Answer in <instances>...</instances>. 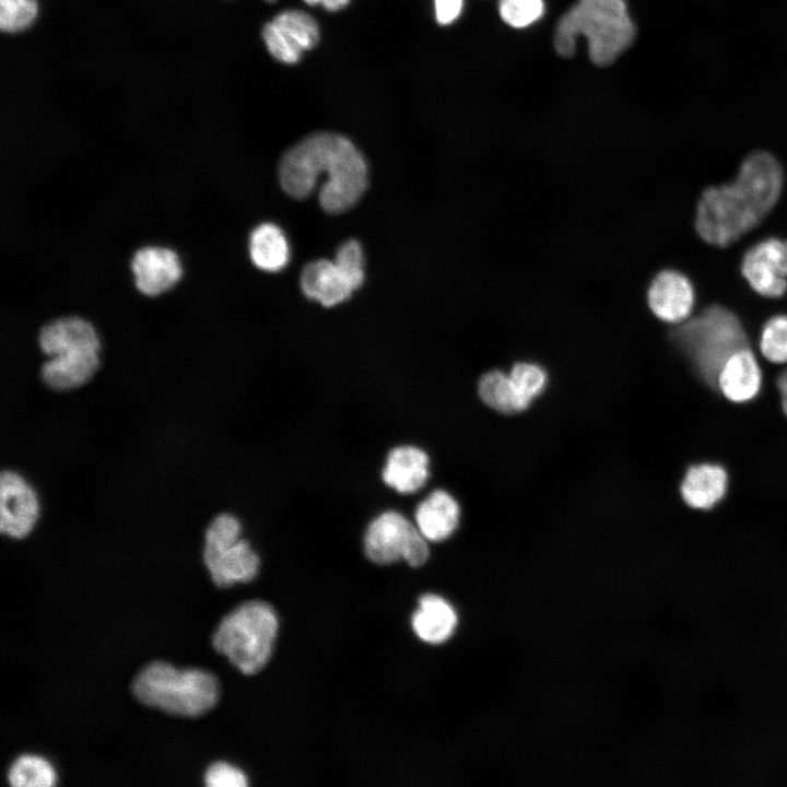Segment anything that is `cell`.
<instances>
[{
	"label": "cell",
	"instance_id": "484cf974",
	"mask_svg": "<svg viewBox=\"0 0 787 787\" xmlns=\"http://www.w3.org/2000/svg\"><path fill=\"white\" fill-rule=\"evenodd\" d=\"M38 12L36 0H0V26L3 32L15 33L33 24Z\"/></svg>",
	"mask_w": 787,
	"mask_h": 787
},
{
	"label": "cell",
	"instance_id": "f1b7e54d",
	"mask_svg": "<svg viewBox=\"0 0 787 787\" xmlns=\"http://www.w3.org/2000/svg\"><path fill=\"white\" fill-rule=\"evenodd\" d=\"M204 783L208 787H245L247 777L226 762H214L205 771Z\"/></svg>",
	"mask_w": 787,
	"mask_h": 787
},
{
	"label": "cell",
	"instance_id": "2e32d148",
	"mask_svg": "<svg viewBox=\"0 0 787 787\" xmlns=\"http://www.w3.org/2000/svg\"><path fill=\"white\" fill-rule=\"evenodd\" d=\"M299 284L307 298L317 301L325 307L343 303L356 291L334 260L324 258L310 261L304 267Z\"/></svg>",
	"mask_w": 787,
	"mask_h": 787
},
{
	"label": "cell",
	"instance_id": "d6986e66",
	"mask_svg": "<svg viewBox=\"0 0 787 787\" xmlns=\"http://www.w3.org/2000/svg\"><path fill=\"white\" fill-rule=\"evenodd\" d=\"M728 477L726 470L716 463L691 466L681 482L680 492L686 505L707 510L726 494Z\"/></svg>",
	"mask_w": 787,
	"mask_h": 787
},
{
	"label": "cell",
	"instance_id": "ac0fdd59",
	"mask_svg": "<svg viewBox=\"0 0 787 787\" xmlns=\"http://www.w3.org/2000/svg\"><path fill=\"white\" fill-rule=\"evenodd\" d=\"M458 501L448 491L436 489L422 500L414 512V522L431 542H442L451 537L460 522Z\"/></svg>",
	"mask_w": 787,
	"mask_h": 787
},
{
	"label": "cell",
	"instance_id": "d4e9b609",
	"mask_svg": "<svg viewBox=\"0 0 787 787\" xmlns=\"http://www.w3.org/2000/svg\"><path fill=\"white\" fill-rule=\"evenodd\" d=\"M760 350L772 363L787 362V315H777L765 322L761 332Z\"/></svg>",
	"mask_w": 787,
	"mask_h": 787
},
{
	"label": "cell",
	"instance_id": "5bb4252c",
	"mask_svg": "<svg viewBox=\"0 0 787 787\" xmlns=\"http://www.w3.org/2000/svg\"><path fill=\"white\" fill-rule=\"evenodd\" d=\"M647 302L656 317L678 325L690 317L694 304V289L681 272L662 270L656 274L648 287Z\"/></svg>",
	"mask_w": 787,
	"mask_h": 787
},
{
	"label": "cell",
	"instance_id": "30bf717a",
	"mask_svg": "<svg viewBox=\"0 0 787 787\" xmlns=\"http://www.w3.org/2000/svg\"><path fill=\"white\" fill-rule=\"evenodd\" d=\"M319 37L316 20L297 9L280 12L262 28V38L270 55L286 64L298 62L303 52L317 45Z\"/></svg>",
	"mask_w": 787,
	"mask_h": 787
},
{
	"label": "cell",
	"instance_id": "5b68a950",
	"mask_svg": "<svg viewBox=\"0 0 787 787\" xmlns=\"http://www.w3.org/2000/svg\"><path fill=\"white\" fill-rule=\"evenodd\" d=\"M670 336L709 386H716L724 363L736 351L747 346L748 341L739 318L720 305L709 306L678 324Z\"/></svg>",
	"mask_w": 787,
	"mask_h": 787
},
{
	"label": "cell",
	"instance_id": "4fadbf2b",
	"mask_svg": "<svg viewBox=\"0 0 787 787\" xmlns=\"http://www.w3.org/2000/svg\"><path fill=\"white\" fill-rule=\"evenodd\" d=\"M102 364V349L77 346L45 357L39 377L52 391L66 392L86 385Z\"/></svg>",
	"mask_w": 787,
	"mask_h": 787
},
{
	"label": "cell",
	"instance_id": "603a6c76",
	"mask_svg": "<svg viewBox=\"0 0 787 787\" xmlns=\"http://www.w3.org/2000/svg\"><path fill=\"white\" fill-rule=\"evenodd\" d=\"M8 782L13 787H49L55 784L56 775L45 759L23 754L11 764Z\"/></svg>",
	"mask_w": 787,
	"mask_h": 787
},
{
	"label": "cell",
	"instance_id": "52a82bcc",
	"mask_svg": "<svg viewBox=\"0 0 787 787\" xmlns=\"http://www.w3.org/2000/svg\"><path fill=\"white\" fill-rule=\"evenodd\" d=\"M242 531L239 519L230 513L218 514L205 528L202 560L218 587L249 583L259 572L260 557Z\"/></svg>",
	"mask_w": 787,
	"mask_h": 787
},
{
	"label": "cell",
	"instance_id": "e0dca14e",
	"mask_svg": "<svg viewBox=\"0 0 787 787\" xmlns=\"http://www.w3.org/2000/svg\"><path fill=\"white\" fill-rule=\"evenodd\" d=\"M762 386V372L753 352L741 348L731 354L721 366L716 387L732 402H747L754 399Z\"/></svg>",
	"mask_w": 787,
	"mask_h": 787
},
{
	"label": "cell",
	"instance_id": "83f0119b",
	"mask_svg": "<svg viewBox=\"0 0 787 787\" xmlns=\"http://www.w3.org/2000/svg\"><path fill=\"white\" fill-rule=\"evenodd\" d=\"M334 262L350 279L355 289H360L365 279L364 252L356 239H348L336 251Z\"/></svg>",
	"mask_w": 787,
	"mask_h": 787
},
{
	"label": "cell",
	"instance_id": "9a60e30c",
	"mask_svg": "<svg viewBox=\"0 0 787 787\" xmlns=\"http://www.w3.org/2000/svg\"><path fill=\"white\" fill-rule=\"evenodd\" d=\"M430 465V457L422 448L399 445L388 451L381 480L399 494H413L426 484L431 473Z\"/></svg>",
	"mask_w": 787,
	"mask_h": 787
},
{
	"label": "cell",
	"instance_id": "44dd1931",
	"mask_svg": "<svg viewBox=\"0 0 787 787\" xmlns=\"http://www.w3.org/2000/svg\"><path fill=\"white\" fill-rule=\"evenodd\" d=\"M457 614L444 598L427 594L419 600L412 615V627L419 638L428 644H442L455 632Z\"/></svg>",
	"mask_w": 787,
	"mask_h": 787
},
{
	"label": "cell",
	"instance_id": "8992f818",
	"mask_svg": "<svg viewBox=\"0 0 787 787\" xmlns=\"http://www.w3.org/2000/svg\"><path fill=\"white\" fill-rule=\"evenodd\" d=\"M278 633L272 607L260 600L230 611L212 634L213 648L245 674L259 672L269 661Z\"/></svg>",
	"mask_w": 787,
	"mask_h": 787
},
{
	"label": "cell",
	"instance_id": "7402d4cb",
	"mask_svg": "<svg viewBox=\"0 0 787 787\" xmlns=\"http://www.w3.org/2000/svg\"><path fill=\"white\" fill-rule=\"evenodd\" d=\"M478 393L482 402L502 414H515L525 411L509 379L508 373L500 369L483 374L478 383Z\"/></svg>",
	"mask_w": 787,
	"mask_h": 787
},
{
	"label": "cell",
	"instance_id": "f546056e",
	"mask_svg": "<svg viewBox=\"0 0 787 787\" xmlns=\"http://www.w3.org/2000/svg\"><path fill=\"white\" fill-rule=\"evenodd\" d=\"M435 17L441 25H448L456 21L463 7V0H434Z\"/></svg>",
	"mask_w": 787,
	"mask_h": 787
},
{
	"label": "cell",
	"instance_id": "7c38bea8",
	"mask_svg": "<svg viewBox=\"0 0 787 787\" xmlns=\"http://www.w3.org/2000/svg\"><path fill=\"white\" fill-rule=\"evenodd\" d=\"M741 271L760 295H784L787 290V239L767 238L755 244L745 252Z\"/></svg>",
	"mask_w": 787,
	"mask_h": 787
},
{
	"label": "cell",
	"instance_id": "9c48e42d",
	"mask_svg": "<svg viewBox=\"0 0 787 787\" xmlns=\"http://www.w3.org/2000/svg\"><path fill=\"white\" fill-rule=\"evenodd\" d=\"M129 268L137 292L152 298L172 291L185 272L178 251L168 245L155 243L136 248Z\"/></svg>",
	"mask_w": 787,
	"mask_h": 787
},
{
	"label": "cell",
	"instance_id": "8fae6325",
	"mask_svg": "<svg viewBox=\"0 0 787 787\" xmlns=\"http://www.w3.org/2000/svg\"><path fill=\"white\" fill-rule=\"evenodd\" d=\"M0 532L23 539L34 529L39 517V500L34 488L16 471L0 473Z\"/></svg>",
	"mask_w": 787,
	"mask_h": 787
},
{
	"label": "cell",
	"instance_id": "6da1fadb",
	"mask_svg": "<svg viewBox=\"0 0 787 787\" xmlns=\"http://www.w3.org/2000/svg\"><path fill=\"white\" fill-rule=\"evenodd\" d=\"M322 173L327 178L319 189L318 200L331 214L350 210L367 188L365 157L349 138L340 133L318 131L306 136L285 151L279 165L281 187L296 199L308 197Z\"/></svg>",
	"mask_w": 787,
	"mask_h": 787
},
{
	"label": "cell",
	"instance_id": "4dcf8cb0",
	"mask_svg": "<svg viewBox=\"0 0 787 787\" xmlns=\"http://www.w3.org/2000/svg\"><path fill=\"white\" fill-rule=\"evenodd\" d=\"M309 5H322L327 11L334 12L343 9L350 2V0H303Z\"/></svg>",
	"mask_w": 787,
	"mask_h": 787
},
{
	"label": "cell",
	"instance_id": "3957f363",
	"mask_svg": "<svg viewBox=\"0 0 787 787\" xmlns=\"http://www.w3.org/2000/svg\"><path fill=\"white\" fill-rule=\"evenodd\" d=\"M587 38L590 60L606 67L613 63L634 42L635 25L625 0H577L560 19L554 47L562 57H571L576 40Z\"/></svg>",
	"mask_w": 787,
	"mask_h": 787
},
{
	"label": "cell",
	"instance_id": "1f68e13d",
	"mask_svg": "<svg viewBox=\"0 0 787 787\" xmlns=\"http://www.w3.org/2000/svg\"><path fill=\"white\" fill-rule=\"evenodd\" d=\"M777 387L780 395L782 409L787 416V369L779 374Z\"/></svg>",
	"mask_w": 787,
	"mask_h": 787
},
{
	"label": "cell",
	"instance_id": "4316f807",
	"mask_svg": "<svg viewBox=\"0 0 787 787\" xmlns=\"http://www.w3.org/2000/svg\"><path fill=\"white\" fill-rule=\"evenodd\" d=\"M502 20L514 28H525L543 16V0H500Z\"/></svg>",
	"mask_w": 787,
	"mask_h": 787
},
{
	"label": "cell",
	"instance_id": "cb8c5ba5",
	"mask_svg": "<svg viewBox=\"0 0 787 787\" xmlns=\"http://www.w3.org/2000/svg\"><path fill=\"white\" fill-rule=\"evenodd\" d=\"M514 390L524 408L527 410L533 400L547 387L548 374L544 368L532 362H518L508 373Z\"/></svg>",
	"mask_w": 787,
	"mask_h": 787
},
{
	"label": "cell",
	"instance_id": "d6a6232c",
	"mask_svg": "<svg viewBox=\"0 0 787 787\" xmlns=\"http://www.w3.org/2000/svg\"><path fill=\"white\" fill-rule=\"evenodd\" d=\"M266 1H268V2H274V1H277V0H266Z\"/></svg>",
	"mask_w": 787,
	"mask_h": 787
},
{
	"label": "cell",
	"instance_id": "277c9868",
	"mask_svg": "<svg viewBox=\"0 0 787 787\" xmlns=\"http://www.w3.org/2000/svg\"><path fill=\"white\" fill-rule=\"evenodd\" d=\"M131 692L146 706L189 718L209 712L220 693L212 672L193 667L176 669L162 660L150 661L138 671Z\"/></svg>",
	"mask_w": 787,
	"mask_h": 787
},
{
	"label": "cell",
	"instance_id": "ba28073f",
	"mask_svg": "<svg viewBox=\"0 0 787 787\" xmlns=\"http://www.w3.org/2000/svg\"><path fill=\"white\" fill-rule=\"evenodd\" d=\"M363 547L367 559L379 565L403 560L408 565L419 567L430 556L428 540L415 522L393 509L385 510L371 520Z\"/></svg>",
	"mask_w": 787,
	"mask_h": 787
},
{
	"label": "cell",
	"instance_id": "7a4b0ae2",
	"mask_svg": "<svg viewBox=\"0 0 787 787\" xmlns=\"http://www.w3.org/2000/svg\"><path fill=\"white\" fill-rule=\"evenodd\" d=\"M782 186L777 160L764 151L750 154L732 181L703 191L695 215L698 235L712 245H730L766 216Z\"/></svg>",
	"mask_w": 787,
	"mask_h": 787
},
{
	"label": "cell",
	"instance_id": "ffe728a7",
	"mask_svg": "<svg viewBox=\"0 0 787 787\" xmlns=\"http://www.w3.org/2000/svg\"><path fill=\"white\" fill-rule=\"evenodd\" d=\"M251 263L266 272H278L290 261V245L280 226L271 222L256 225L247 239Z\"/></svg>",
	"mask_w": 787,
	"mask_h": 787
}]
</instances>
